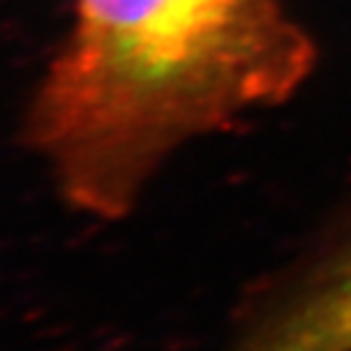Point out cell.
I'll list each match as a JSON object with an SVG mask.
<instances>
[{"label": "cell", "mask_w": 351, "mask_h": 351, "mask_svg": "<svg viewBox=\"0 0 351 351\" xmlns=\"http://www.w3.org/2000/svg\"><path fill=\"white\" fill-rule=\"evenodd\" d=\"M222 351H351V197L244 295Z\"/></svg>", "instance_id": "obj_2"}, {"label": "cell", "mask_w": 351, "mask_h": 351, "mask_svg": "<svg viewBox=\"0 0 351 351\" xmlns=\"http://www.w3.org/2000/svg\"><path fill=\"white\" fill-rule=\"evenodd\" d=\"M317 64L288 0H71L20 142L73 213L122 222L173 154L291 103Z\"/></svg>", "instance_id": "obj_1"}]
</instances>
